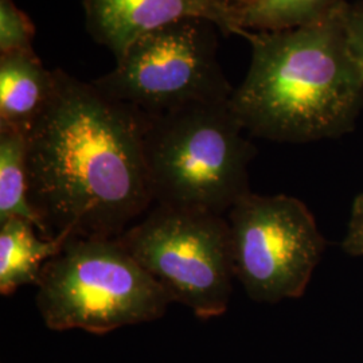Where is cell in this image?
Returning <instances> with one entry per match:
<instances>
[{
	"label": "cell",
	"instance_id": "obj_10",
	"mask_svg": "<svg viewBox=\"0 0 363 363\" xmlns=\"http://www.w3.org/2000/svg\"><path fill=\"white\" fill-rule=\"evenodd\" d=\"M37 226L25 218L0 223V295L9 296L21 286L38 283L49 259L65 244L61 238H45Z\"/></svg>",
	"mask_w": 363,
	"mask_h": 363
},
{
	"label": "cell",
	"instance_id": "obj_6",
	"mask_svg": "<svg viewBox=\"0 0 363 363\" xmlns=\"http://www.w3.org/2000/svg\"><path fill=\"white\" fill-rule=\"evenodd\" d=\"M218 27L187 18L138 39L116 67L91 84L108 99L143 116L184 105L232 99L217 58Z\"/></svg>",
	"mask_w": 363,
	"mask_h": 363
},
{
	"label": "cell",
	"instance_id": "obj_15",
	"mask_svg": "<svg viewBox=\"0 0 363 363\" xmlns=\"http://www.w3.org/2000/svg\"><path fill=\"white\" fill-rule=\"evenodd\" d=\"M342 247L350 256L363 257V194L354 199L347 233L345 235Z\"/></svg>",
	"mask_w": 363,
	"mask_h": 363
},
{
	"label": "cell",
	"instance_id": "obj_2",
	"mask_svg": "<svg viewBox=\"0 0 363 363\" xmlns=\"http://www.w3.org/2000/svg\"><path fill=\"white\" fill-rule=\"evenodd\" d=\"M346 3L307 26L244 33L252 60L230 104L250 135L300 144L354 128L363 106V70L349 45Z\"/></svg>",
	"mask_w": 363,
	"mask_h": 363
},
{
	"label": "cell",
	"instance_id": "obj_5",
	"mask_svg": "<svg viewBox=\"0 0 363 363\" xmlns=\"http://www.w3.org/2000/svg\"><path fill=\"white\" fill-rule=\"evenodd\" d=\"M118 240L174 303L199 318L228 310L235 273L229 222L222 214L154 203Z\"/></svg>",
	"mask_w": 363,
	"mask_h": 363
},
{
	"label": "cell",
	"instance_id": "obj_3",
	"mask_svg": "<svg viewBox=\"0 0 363 363\" xmlns=\"http://www.w3.org/2000/svg\"><path fill=\"white\" fill-rule=\"evenodd\" d=\"M142 116V147L154 203L222 214L250 193L255 156L229 100Z\"/></svg>",
	"mask_w": 363,
	"mask_h": 363
},
{
	"label": "cell",
	"instance_id": "obj_14",
	"mask_svg": "<svg viewBox=\"0 0 363 363\" xmlns=\"http://www.w3.org/2000/svg\"><path fill=\"white\" fill-rule=\"evenodd\" d=\"M345 26L351 52L363 70V1L346 3Z\"/></svg>",
	"mask_w": 363,
	"mask_h": 363
},
{
	"label": "cell",
	"instance_id": "obj_16",
	"mask_svg": "<svg viewBox=\"0 0 363 363\" xmlns=\"http://www.w3.org/2000/svg\"><path fill=\"white\" fill-rule=\"evenodd\" d=\"M217 3H220V6H223L225 9H228L229 11L235 15L237 19V25H238V15L247 7L249 3H252L253 0H216ZM240 30V28H238Z\"/></svg>",
	"mask_w": 363,
	"mask_h": 363
},
{
	"label": "cell",
	"instance_id": "obj_9",
	"mask_svg": "<svg viewBox=\"0 0 363 363\" xmlns=\"http://www.w3.org/2000/svg\"><path fill=\"white\" fill-rule=\"evenodd\" d=\"M54 70L33 52L0 55V130L28 135L52 101Z\"/></svg>",
	"mask_w": 363,
	"mask_h": 363
},
{
	"label": "cell",
	"instance_id": "obj_13",
	"mask_svg": "<svg viewBox=\"0 0 363 363\" xmlns=\"http://www.w3.org/2000/svg\"><path fill=\"white\" fill-rule=\"evenodd\" d=\"M35 28L13 0H0V55L33 52Z\"/></svg>",
	"mask_w": 363,
	"mask_h": 363
},
{
	"label": "cell",
	"instance_id": "obj_12",
	"mask_svg": "<svg viewBox=\"0 0 363 363\" xmlns=\"http://www.w3.org/2000/svg\"><path fill=\"white\" fill-rule=\"evenodd\" d=\"M342 0H253L238 15L240 37L245 31H283L325 18Z\"/></svg>",
	"mask_w": 363,
	"mask_h": 363
},
{
	"label": "cell",
	"instance_id": "obj_11",
	"mask_svg": "<svg viewBox=\"0 0 363 363\" xmlns=\"http://www.w3.org/2000/svg\"><path fill=\"white\" fill-rule=\"evenodd\" d=\"M27 136L0 130V223L10 218L31 220L40 234V222L30 205Z\"/></svg>",
	"mask_w": 363,
	"mask_h": 363
},
{
	"label": "cell",
	"instance_id": "obj_4",
	"mask_svg": "<svg viewBox=\"0 0 363 363\" xmlns=\"http://www.w3.org/2000/svg\"><path fill=\"white\" fill-rule=\"evenodd\" d=\"M37 288V307L54 330L106 333L157 319L174 303L118 238L66 240Z\"/></svg>",
	"mask_w": 363,
	"mask_h": 363
},
{
	"label": "cell",
	"instance_id": "obj_8",
	"mask_svg": "<svg viewBox=\"0 0 363 363\" xmlns=\"http://www.w3.org/2000/svg\"><path fill=\"white\" fill-rule=\"evenodd\" d=\"M88 31L118 61L145 34L187 18L240 35L235 15L216 0H82Z\"/></svg>",
	"mask_w": 363,
	"mask_h": 363
},
{
	"label": "cell",
	"instance_id": "obj_1",
	"mask_svg": "<svg viewBox=\"0 0 363 363\" xmlns=\"http://www.w3.org/2000/svg\"><path fill=\"white\" fill-rule=\"evenodd\" d=\"M55 91L27 135L28 199L45 238H118L154 205L140 113L54 70Z\"/></svg>",
	"mask_w": 363,
	"mask_h": 363
},
{
	"label": "cell",
	"instance_id": "obj_7",
	"mask_svg": "<svg viewBox=\"0 0 363 363\" xmlns=\"http://www.w3.org/2000/svg\"><path fill=\"white\" fill-rule=\"evenodd\" d=\"M235 279L257 303L306 294L325 249L308 206L295 196L247 193L229 211Z\"/></svg>",
	"mask_w": 363,
	"mask_h": 363
}]
</instances>
